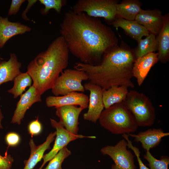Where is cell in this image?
Wrapping results in <instances>:
<instances>
[{
	"instance_id": "3957f363",
	"label": "cell",
	"mask_w": 169,
	"mask_h": 169,
	"mask_svg": "<svg viewBox=\"0 0 169 169\" xmlns=\"http://www.w3.org/2000/svg\"><path fill=\"white\" fill-rule=\"evenodd\" d=\"M69 52L60 36L28 64L27 72L32 79L33 85L41 95L51 89L60 74L67 67Z\"/></svg>"
},
{
	"instance_id": "2e32d148",
	"label": "cell",
	"mask_w": 169,
	"mask_h": 169,
	"mask_svg": "<svg viewBox=\"0 0 169 169\" xmlns=\"http://www.w3.org/2000/svg\"><path fill=\"white\" fill-rule=\"evenodd\" d=\"M158 61V53L154 52L136 59L133 64L132 73L139 86L142 85L151 68Z\"/></svg>"
},
{
	"instance_id": "d590c367",
	"label": "cell",
	"mask_w": 169,
	"mask_h": 169,
	"mask_svg": "<svg viewBox=\"0 0 169 169\" xmlns=\"http://www.w3.org/2000/svg\"><path fill=\"white\" fill-rule=\"evenodd\" d=\"M0 59H1L2 60L3 59V58H1V57L0 54Z\"/></svg>"
},
{
	"instance_id": "ffe728a7",
	"label": "cell",
	"mask_w": 169,
	"mask_h": 169,
	"mask_svg": "<svg viewBox=\"0 0 169 169\" xmlns=\"http://www.w3.org/2000/svg\"><path fill=\"white\" fill-rule=\"evenodd\" d=\"M114 27L120 28L129 36L138 41L144 36H148L149 32L136 20H128L117 18L111 23Z\"/></svg>"
},
{
	"instance_id": "277c9868",
	"label": "cell",
	"mask_w": 169,
	"mask_h": 169,
	"mask_svg": "<svg viewBox=\"0 0 169 169\" xmlns=\"http://www.w3.org/2000/svg\"><path fill=\"white\" fill-rule=\"evenodd\" d=\"M99 120L102 127L116 135L134 132L139 127L123 101L104 110Z\"/></svg>"
},
{
	"instance_id": "484cf974",
	"label": "cell",
	"mask_w": 169,
	"mask_h": 169,
	"mask_svg": "<svg viewBox=\"0 0 169 169\" xmlns=\"http://www.w3.org/2000/svg\"><path fill=\"white\" fill-rule=\"evenodd\" d=\"M144 158L148 162L150 169H168L169 158L166 156H162L160 160L157 159L151 154L150 151H146Z\"/></svg>"
},
{
	"instance_id": "d6a6232c",
	"label": "cell",
	"mask_w": 169,
	"mask_h": 169,
	"mask_svg": "<svg viewBox=\"0 0 169 169\" xmlns=\"http://www.w3.org/2000/svg\"><path fill=\"white\" fill-rule=\"evenodd\" d=\"M25 0H12L9 9L8 15H16L19 11L20 7Z\"/></svg>"
},
{
	"instance_id": "d6986e66",
	"label": "cell",
	"mask_w": 169,
	"mask_h": 169,
	"mask_svg": "<svg viewBox=\"0 0 169 169\" xmlns=\"http://www.w3.org/2000/svg\"><path fill=\"white\" fill-rule=\"evenodd\" d=\"M156 38L158 44V61L165 63L168 61L169 56V14L164 15L163 25Z\"/></svg>"
},
{
	"instance_id": "7402d4cb",
	"label": "cell",
	"mask_w": 169,
	"mask_h": 169,
	"mask_svg": "<svg viewBox=\"0 0 169 169\" xmlns=\"http://www.w3.org/2000/svg\"><path fill=\"white\" fill-rule=\"evenodd\" d=\"M128 87L121 85H114L107 90L103 89L102 99L105 109L123 102L128 93Z\"/></svg>"
},
{
	"instance_id": "f546056e",
	"label": "cell",
	"mask_w": 169,
	"mask_h": 169,
	"mask_svg": "<svg viewBox=\"0 0 169 169\" xmlns=\"http://www.w3.org/2000/svg\"><path fill=\"white\" fill-rule=\"evenodd\" d=\"M14 161L13 158L7 153L4 156L0 155V169H11Z\"/></svg>"
},
{
	"instance_id": "83f0119b",
	"label": "cell",
	"mask_w": 169,
	"mask_h": 169,
	"mask_svg": "<svg viewBox=\"0 0 169 169\" xmlns=\"http://www.w3.org/2000/svg\"><path fill=\"white\" fill-rule=\"evenodd\" d=\"M39 1L44 6V8H41L40 10L41 14L44 15L47 14L51 9H54L60 14L62 7L67 3V1L65 0H39Z\"/></svg>"
},
{
	"instance_id": "8992f818",
	"label": "cell",
	"mask_w": 169,
	"mask_h": 169,
	"mask_svg": "<svg viewBox=\"0 0 169 169\" xmlns=\"http://www.w3.org/2000/svg\"><path fill=\"white\" fill-rule=\"evenodd\" d=\"M118 1L115 0H79L72 8L75 13L83 12L88 16L101 17L111 23L116 18V6Z\"/></svg>"
},
{
	"instance_id": "4316f807",
	"label": "cell",
	"mask_w": 169,
	"mask_h": 169,
	"mask_svg": "<svg viewBox=\"0 0 169 169\" xmlns=\"http://www.w3.org/2000/svg\"><path fill=\"white\" fill-rule=\"evenodd\" d=\"M71 154L67 146L61 149L49 161L43 169H62V165L64 160Z\"/></svg>"
},
{
	"instance_id": "ac0fdd59",
	"label": "cell",
	"mask_w": 169,
	"mask_h": 169,
	"mask_svg": "<svg viewBox=\"0 0 169 169\" xmlns=\"http://www.w3.org/2000/svg\"><path fill=\"white\" fill-rule=\"evenodd\" d=\"M56 132H51L47 137L45 141L41 144L37 146L32 139L29 143L30 154L28 159L24 161L23 169H33L37 164L43 158L45 151L50 148L51 143L54 139Z\"/></svg>"
},
{
	"instance_id": "7a4b0ae2",
	"label": "cell",
	"mask_w": 169,
	"mask_h": 169,
	"mask_svg": "<svg viewBox=\"0 0 169 169\" xmlns=\"http://www.w3.org/2000/svg\"><path fill=\"white\" fill-rule=\"evenodd\" d=\"M136 59L134 52L124 47H113L103 55L95 65L80 62L74 64V69L85 72L89 82L107 90L114 85L134 88L132 67Z\"/></svg>"
},
{
	"instance_id": "9c48e42d",
	"label": "cell",
	"mask_w": 169,
	"mask_h": 169,
	"mask_svg": "<svg viewBox=\"0 0 169 169\" xmlns=\"http://www.w3.org/2000/svg\"><path fill=\"white\" fill-rule=\"evenodd\" d=\"M50 121L52 126L56 130V137L52 148L48 153L44 155L43 158V162L38 169H42L47 162L50 161L61 149L67 146L71 141L84 138H96L94 136H86L82 135L73 134L66 130L59 122L55 120L50 118Z\"/></svg>"
},
{
	"instance_id": "836d02e7",
	"label": "cell",
	"mask_w": 169,
	"mask_h": 169,
	"mask_svg": "<svg viewBox=\"0 0 169 169\" xmlns=\"http://www.w3.org/2000/svg\"><path fill=\"white\" fill-rule=\"evenodd\" d=\"M36 0H28V4L26 9L23 11L22 14V18L23 19L25 20H30L27 17L26 13L28 12L30 8L37 2Z\"/></svg>"
},
{
	"instance_id": "603a6c76",
	"label": "cell",
	"mask_w": 169,
	"mask_h": 169,
	"mask_svg": "<svg viewBox=\"0 0 169 169\" xmlns=\"http://www.w3.org/2000/svg\"><path fill=\"white\" fill-rule=\"evenodd\" d=\"M141 3L138 0H125L116 6V17L133 21L142 10Z\"/></svg>"
},
{
	"instance_id": "7c38bea8",
	"label": "cell",
	"mask_w": 169,
	"mask_h": 169,
	"mask_svg": "<svg viewBox=\"0 0 169 169\" xmlns=\"http://www.w3.org/2000/svg\"><path fill=\"white\" fill-rule=\"evenodd\" d=\"M12 118L11 123L20 125L27 111L34 103L42 101L41 95L32 85L20 96Z\"/></svg>"
},
{
	"instance_id": "f1b7e54d",
	"label": "cell",
	"mask_w": 169,
	"mask_h": 169,
	"mask_svg": "<svg viewBox=\"0 0 169 169\" xmlns=\"http://www.w3.org/2000/svg\"><path fill=\"white\" fill-rule=\"evenodd\" d=\"M42 125L38 120V117L36 120L31 121L28 126L29 133L32 137L39 134L42 131Z\"/></svg>"
},
{
	"instance_id": "1f68e13d",
	"label": "cell",
	"mask_w": 169,
	"mask_h": 169,
	"mask_svg": "<svg viewBox=\"0 0 169 169\" xmlns=\"http://www.w3.org/2000/svg\"><path fill=\"white\" fill-rule=\"evenodd\" d=\"M127 147L131 149L134 152L136 157L138 163L139 169H150L147 167L143 163L140 157V151L139 149L137 147L133 146L132 142H129L128 144Z\"/></svg>"
},
{
	"instance_id": "30bf717a",
	"label": "cell",
	"mask_w": 169,
	"mask_h": 169,
	"mask_svg": "<svg viewBox=\"0 0 169 169\" xmlns=\"http://www.w3.org/2000/svg\"><path fill=\"white\" fill-rule=\"evenodd\" d=\"M85 90L90 91L88 109L84 113V120L95 123L104 110V105L102 99L103 89L100 86L90 82L83 86Z\"/></svg>"
},
{
	"instance_id": "5bb4252c",
	"label": "cell",
	"mask_w": 169,
	"mask_h": 169,
	"mask_svg": "<svg viewBox=\"0 0 169 169\" xmlns=\"http://www.w3.org/2000/svg\"><path fill=\"white\" fill-rule=\"evenodd\" d=\"M135 20L143 26L150 33L156 36L163 25L164 15L158 9L142 10L136 16Z\"/></svg>"
},
{
	"instance_id": "8d00e7d4",
	"label": "cell",
	"mask_w": 169,
	"mask_h": 169,
	"mask_svg": "<svg viewBox=\"0 0 169 169\" xmlns=\"http://www.w3.org/2000/svg\"></svg>"
},
{
	"instance_id": "e575fe53",
	"label": "cell",
	"mask_w": 169,
	"mask_h": 169,
	"mask_svg": "<svg viewBox=\"0 0 169 169\" xmlns=\"http://www.w3.org/2000/svg\"><path fill=\"white\" fill-rule=\"evenodd\" d=\"M3 118L4 116L2 113L1 110L0 109V129H2L3 128L1 124V121Z\"/></svg>"
},
{
	"instance_id": "cb8c5ba5",
	"label": "cell",
	"mask_w": 169,
	"mask_h": 169,
	"mask_svg": "<svg viewBox=\"0 0 169 169\" xmlns=\"http://www.w3.org/2000/svg\"><path fill=\"white\" fill-rule=\"evenodd\" d=\"M138 45L134 52L136 59L158 50V44L156 36L150 33L144 39L138 41Z\"/></svg>"
},
{
	"instance_id": "8fae6325",
	"label": "cell",
	"mask_w": 169,
	"mask_h": 169,
	"mask_svg": "<svg viewBox=\"0 0 169 169\" xmlns=\"http://www.w3.org/2000/svg\"><path fill=\"white\" fill-rule=\"evenodd\" d=\"M56 115L59 118V123L67 131L78 134L79 115L84 109L74 105H66L55 108Z\"/></svg>"
},
{
	"instance_id": "e0dca14e",
	"label": "cell",
	"mask_w": 169,
	"mask_h": 169,
	"mask_svg": "<svg viewBox=\"0 0 169 169\" xmlns=\"http://www.w3.org/2000/svg\"><path fill=\"white\" fill-rule=\"evenodd\" d=\"M29 27L19 22L8 20V17L0 16V48H2L7 41L12 37L30 32Z\"/></svg>"
},
{
	"instance_id": "52a82bcc",
	"label": "cell",
	"mask_w": 169,
	"mask_h": 169,
	"mask_svg": "<svg viewBox=\"0 0 169 169\" xmlns=\"http://www.w3.org/2000/svg\"><path fill=\"white\" fill-rule=\"evenodd\" d=\"M88 79L86 73L75 69H66L61 74L51 89L55 96L64 95L73 92H84L82 82Z\"/></svg>"
},
{
	"instance_id": "4fadbf2b",
	"label": "cell",
	"mask_w": 169,
	"mask_h": 169,
	"mask_svg": "<svg viewBox=\"0 0 169 169\" xmlns=\"http://www.w3.org/2000/svg\"><path fill=\"white\" fill-rule=\"evenodd\" d=\"M88 96L81 92H73L61 96H49L45 100L47 106L55 108L66 105H78L84 109L88 107Z\"/></svg>"
},
{
	"instance_id": "ba28073f",
	"label": "cell",
	"mask_w": 169,
	"mask_h": 169,
	"mask_svg": "<svg viewBox=\"0 0 169 169\" xmlns=\"http://www.w3.org/2000/svg\"><path fill=\"white\" fill-rule=\"evenodd\" d=\"M127 142L124 139L120 140L115 146L108 145L102 147L100 152L109 156L114 164L111 169H136L134 156L127 148Z\"/></svg>"
},
{
	"instance_id": "6da1fadb",
	"label": "cell",
	"mask_w": 169,
	"mask_h": 169,
	"mask_svg": "<svg viewBox=\"0 0 169 169\" xmlns=\"http://www.w3.org/2000/svg\"><path fill=\"white\" fill-rule=\"evenodd\" d=\"M59 32L69 52L85 64H99L104 54L117 46L111 28L83 12H66Z\"/></svg>"
},
{
	"instance_id": "d4e9b609",
	"label": "cell",
	"mask_w": 169,
	"mask_h": 169,
	"mask_svg": "<svg viewBox=\"0 0 169 169\" xmlns=\"http://www.w3.org/2000/svg\"><path fill=\"white\" fill-rule=\"evenodd\" d=\"M13 85L8 92L13 95L14 98L20 96L26 89L31 85L32 79L27 72H21L14 79Z\"/></svg>"
},
{
	"instance_id": "4dcf8cb0",
	"label": "cell",
	"mask_w": 169,
	"mask_h": 169,
	"mask_svg": "<svg viewBox=\"0 0 169 169\" xmlns=\"http://www.w3.org/2000/svg\"><path fill=\"white\" fill-rule=\"evenodd\" d=\"M5 141L9 146H15L19 143L20 137L19 135L16 132H10L6 136Z\"/></svg>"
},
{
	"instance_id": "9a60e30c",
	"label": "cell",
	"mask_w": 169,
	"mask_h": 169,
	"mask_svg": "<svg viewBox=\"0 0 169 169\" xmlns=\"http://www.w3.org/2000/svg\"><path fill=\"white\" fill-rule=\"evenodd\" d=\"M128 134L134 138V141L137 143L140 142L142 148L147 151L158 146L163 138L169 135V133L165 132L161 128H150L146 131L140 132L137 134Z\"/></svg>"
},
{
	"instance_id": "5b68a950",
	"label": "cell",
	"mask_w": 169,
	"mask_h": 169,
	"mask_svg": "<svg viewBox=\"0 0 169 169\" xmlns=\"http://www.w3.org/2000/svg\"><path fill=\"white\" fill-rule=\"evenodd\" d=\"M123 102L133 115L138 126H150L154 124L156 110L150 99L145 94L131 90Z\"/></svg>"
},
{
	"instance_id": "44dd1931",
	"label": "cell",
	"mask_w": 169,
	"mask_h": 169,
	"mask_svg": "<svg viewBox=\"0 0 169 169\" xmlns=\"http://www.w3.org/2000/svg\"><path fill=\"white\" fill-rule=\"evenodd\" d=\"M7 61H0V85L3 83L13 81L21 72L22 64L18 61L15 54L10 53Z\"/></svg>"
}]
</instances>
